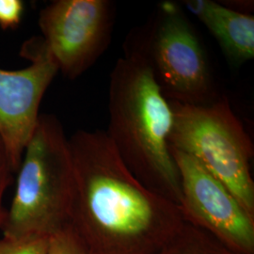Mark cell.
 I'll return each instance as SVG.
<instances>
[{"label": "cell", "mask_w": 254, "mask_h": 254, "mask_svg": "<svg viewBox=\"0 0 254 254\" xmlns=\"http://www.w3.org/2000/svg\"><path fill=\"white\" fill-rule=\"evenodd\" d=\"M49 254H88L86 249L70 226L51 236Z\"/></svg>", "instance_id": "7c38bea8"}, {"label": "cell", "mask_w": 254, "mask_h": 254, "mask_svg": "<svg viewBox=\"0 0 254 254\" xmlns=\"http://www.w3.org/2000/svg\"><path fill=\"white\" fill-rule=\"evenodd\" d=\"M51 237L31 236L18 239L0 238V254H49Z\"/></svg>", "instance_id": "8fae6325"}, {"label": "cell", "mask_w": 254, "mask_h": 254, "mask_svg": "<svg viewBox=\"0 0 254 254\" xmlns=\"http://www.w3.org/2000/svg\"><path fill=\"white\" fill-rule=\"evenodd\" d=\"M21 55L29 65L16 71L0 69V138L17 173L40 118L43 97L59 68L42 37L27 41Z\"/></svg>", "instance_id": "ba28073f"}, {"label": "cell", "mask_w": 254, "mask_h": 254, "mask_svg": "<svg viewBox=\"0 0 254 254\" xmlns=\"http://www.w3.org/2000/svg\"><path fill=\"white\" fill-rule=\"evenodd\" d=\"M110 141L130 172L177 205L181 184L170 150L173 110L145 60L124 46L109 77Z\"/></svg>", "instance_id": "7a4b0ae2"}, {"label": "cell", "mask_w": 254, "mask_h": 254, "mask_svg": "<svg viewBox=\"0 0 254 254\" xmlns=\"http://www.w3.org/2000/svg\"><path fill=\"white\" fill-rule=\"evenodd\" d=\"M183 5L206 27L230 63L239 66L254 59V15L211 0H187Z\"/></svg>", "instance_id": "9c48e42d"}, {"label": "cell", "mask_w": 254, "mask_h": 254, "mask_svg": "<svg viewBox=\"0 0 254 254\" xmlns=\"http://www.w3.org/2000/svg\"><path fill=\"white\" fill-rule=\"evenodd\" d=\"M13 171L9 163V156L6 152L5 146L0 138V231L2 230L6 211L3 209V197L5 191L11 181Z\"/></svg>", "instance_id": "5bb4252c"}, {"label": "cell", "mask_w": 254, "mask_h": 254, "mask_svg": "<svg viewBox=\"0 0 254 254\" xmlns=\"http://www.w3.org/2000/svg\"><path fill=\"white\" fill-rule=\"evenodd\" d=\"M69 140L73 190L69 226L88 254H157L186 223L179 205L149 190L104 130Z\"/></svg>", "instance_id": "6da1fadb"}, {"label": "cell", "mask_w": 254, "mask_h": 254, "mask_svg": "<svg viewBox=\"0 0 254 254\" xmlns=\"http://www.w3.org/2000/svg\"><path fill=\"white\" fill-rule=\"evenodd\" d=\"M24 6L21 0H0V27L9 29L17 27L23 16Z\"/></svg>", "instance_id": "4fadbf2b"}, {"label": "cell", "mask_w": 254, "mask_h": 254, "mask_svg": "<svg viewBox=\"0 0 254 254\" xmlns=\"http://www.w3.org/2000/svg\"><path fill=\"white\" fill-rule=\"evenodd\" d=\"M110 0H56L39 14V26L59 72L76 79L109 47L115 24Z\"/></svg>", "instance_id": "8992f818"}, {"label": "cell", "mask_w": 254, "mask_h": 254, "mask_svg": "<svg viewBox=\"0 0 254 254\" xmlns=\"http://www.w3.org/2000/svg\"><path fill=\"white\" fill-rule=\"evenodd\" d=\"M169 102L173 116L170 147L197 159L254 218V144L227 97L204 106Z\"/></svg>", "instance_id": "5b68a950"}, {"label": "cell", "mask_w": 254, "mask_h": 254, "mask_svg": "<svg viewBox=\"0 0 254 254\" xmlns=\"http://www.w3.org/2000/svg\"><path fill=\"white\" fill-rule=\"evenodd\" d=\"M181 184L179 207L186 220L237 254H254V218L227 187L190 154L170 147Z\"/></svg>", "instance_id": "52a82bcc"}, {"label": "cell", "mask_w": 254, "mask_h": 254, "mask_svg": "<svg viewBox=\"0 0 254 254\" xmlns=\"http://www.w3.org/2000/svg\"><path fill=\"white\" fill-rule=\"evenodd\" d=\"M3 237H51L69 226L73 190L69 140L60 120L41 114L19 167Z\"/></svg>", "instance_id": "3957f363"}, {"label": "cell", "mask_w": 254, "mask_h": 254, "mask_svg": "<svg viewBox=\"0 0 254 254\" xmlns=\"http://www.w3.org/2000/svg\"><path fill=\"white\" fill-rule=\"evenodd\" d=\"M157 254H237L203 229L186 221L179 233Z\"/></svg>", "instance_id": "30bf717a"}, {"label": "cell", "mask_w": 254, "mask_h": 254, "mask_svg": "<svg viewBox=\"0 0 254 254\" xmlns=\"http://www.w3.org/2000/svg\"><path fill=\"white\" fill-rule=\"evenodd\" d=\"M124 46L145 60L168 100L204 106L221 97L200 38L178 3H160L146 24L128 34Z\"/></svg>", "instance_id": "277c9868"}]
</instances>
